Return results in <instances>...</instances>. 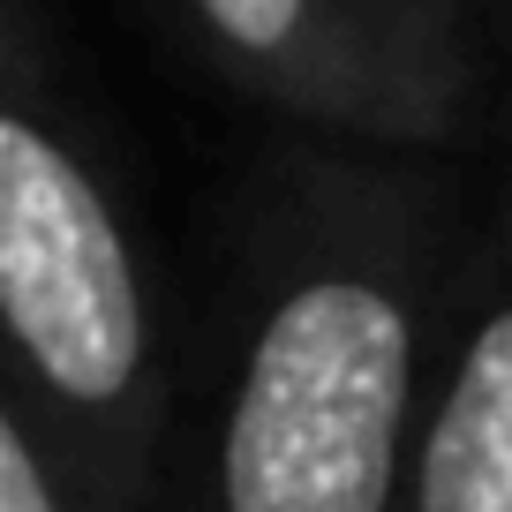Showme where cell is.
Returning a JSON list of instances; mask_svg holds the SVG:
<instances>
[{
  "label": "cell",
  "mask_w": 512,
  "mask_h": 512,
  "mask_svg": "<svg viewBox=\"0 0 512 512\" xmlns=\"http://www.w3.org/2000/svg\"><path fill=\"white\" fill-rule=\"evenodd\" d=\"M0 512H76V490L53 467L38 422L0 392Z\"/></svg>",
  "instance_id": "cell-5"
},
{
  "label": "cell",
  "mask_w": 512,
  "mask_h": 512,
  "mask_svg": "<svg viewBox=\"0 0 512 512\" xmlns=\"http://www.w3.org/2000/svg\"><path fill=\"white\" fill-rule=\"evenodd\" d=\"M264 106L362 151H445L482 121L475 0H166Z\"/></svg>",
  "instance_id": "cell-3"
},
{
  "label": "cell",
  "mask_w": 512,
  "mask_h": 512,
  "mask_svg": "<svg viewBox=\"0 0 512 512\" xmlns=\"http://www.w3.org/2000/svg\"><path fill=\"white\" fill-rule=\"evenodd\" d=\"M475 211L430 151L279 166L189 512H407Z\"/></svg>",
  "instance_id": "cell-1"
},
{
  "label": "cell",
  "mask_w": 512,
  "mask_h": 512,
  "mask_svg": "<svg viewBox=\"0 0 512 512\" xmlns=\"http://www.w3.org/2000/svg\"><path fill=\"white\" fill-rule=\"evenodd\" d=\"M0 324V392L38 422L76 512H159L174 422L144 249L76 121L46 98L23 8L8 31L0 106Z\"/></svg>",
  "instance_id": "cell-2"
},
{
  "label": "cell",
  "mask_w": 512,
  "mask_h": 512,
  "mask_svg": "<svg viewBox=\"0 0 512 512\" xmlns=\"http://www.w3.org/2000/svg\"><path fill=\"white\" fill-rule=\"evenodd\" d=\"M407 512H512V174L475 204Z\"/></svg>",
  "instance_id": "cell-4"
}]
</instances>
